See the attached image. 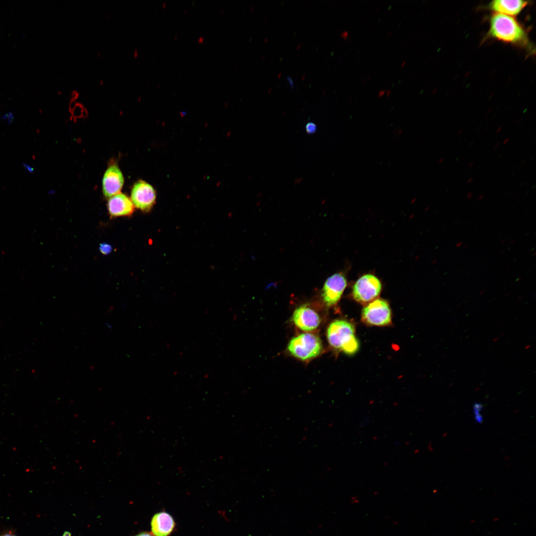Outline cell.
<instances>
[{"mask_svg":"<svg viewBox=\"0 0 536 536\" xmlns=\"http://www.w3.org/2000/svg\"><path fill=\"white\" fill-rule=\"evenodd\" d=\"M472 197V193L471 191L468 192L467 194V198L468 199H470Z\"/></svg>","mask_w":536,"mask_h":536,"instance_id":"484cf974","label":"cell"},{"mask_svg":"<svg viewBox=\"0 0 536 536\" xmlns=\"http://www.w3.org/2000/svg\"><path fill=\"white\" fill-rule=\"evenodd\" d=\"M292 320L299 329L305 332L316 330L321 322L318 313L306 304L295 309L292 315Z\"/></svg>","mask_w":536,"mask_h":536,"instance_id":"9c48e42d","label":"cell"},{"mask_svg":"<svg viewBox=\"0 0 536 536\" xmlns=\"http://www.w3.org/2000/svg\"><path fill=\"white\" fill-rule=\"evenodd\" d=\"M14 119V114L11 111H8L4 113L0 117V120L5 121L7 126L11 125L13 124Z\"/></svg>","mask_w":536,"mask_h":536,"instance_id":"4fadbf2b","label":"cell"},{"mask_svg":"<svg viewBox=\"0 0 536 536\" xmlns=\"http://www.w3.org/2000/svg\"><path fill=\"white\" fill-rule=\"evenodd\" d=\"M136 536H152L151 534L147 533H142Z\"/></svg>","mask_w":536,"mask_h":536,"instance_id":"d4e9b609","label":"cell"},{"mask_svg":"<svg viewBox=\"0 0 536 536\" xmlns=\"http://www.w3.org/2000/svg\"><path fill=\"white\" fill-rule=\"evenodd\" d=\"M131 200L134 207L147 212L151 210L156 202V192L151 185L139 180L132 187Z\"/></svg>","mask_w":536,"mask_h":536,"instance_id":"8992f818","label":"cell"},{"mask_svg":"<svg viewBox=\"0 0 536 536\" xmlns=\"http://www.w3.org/2000/svg\"><path fill=\"white\" fill-rule=\"evenodd\" d=\"M483 197H484V195L483 194H481L478 196V200H481L483 198Z\"/></svg>","mask_w":536,"mask_h":536,"instance_id":"4dcf8cb0","label":"cell"},{"mask_svg":"<svg viewBox=\"0 0 536 536\" xmlns=\"http://www.w3.org/2000/svg\"><path fill=\"white\" fill-rule=\"evenodd\" d=\"M473 180V178H470L469 179H468V180H467V183H471V182H472V181Z\"/></svg>","mask_w":536,"mask_h":536,"instance_id":"1f68e13d","label":"cell"},{"mask_svg":"<svg viewBox=\"0 0 536 536\" xmlns=\"http://www.w3.org/2000/svg\"><path fill=\"white\" fill-rule=\"evenodd\" d=\"M370 418L369 417H367V416L364 417L360 421V425L361 426H365L366 424H367L368 423H369L370 422Z\"/></svg>","mask_w":536,"mask_h":536,"instance_id":"ac0fdd59","label":"cell"},{"mask_svg":"<svg viewBox=\"0 0 536 536\" xmlns=\"http://www.w3.org/2000/svg\"><path fill=\"white\" fill-rule=\"evenodd\" d=\"M346 285V278L342 272L335 273L328 277L323 285L321 294L326 305L328 307L336 305Z\"/></svg>","mask_w":536,"mask_h":536,"instance_id":"52a82bcc","label":"cell"},{"mask_svg":"<svg viewBox=\"0 0 536 536\" xmlns=\"http://www.w3.org/2000/svg\"><path fill=\"white\" fill-rule=\"evenodd\" d=\"M386 89H381L378 93V97L380 98L385 95Z\"/></svg>","mask_w":536,"mask_h":536,"instance_id":"ffe728a7","label":"cell"},{"mask_svg":"<svg viewBox=\"0 0 536 536\" xmlns=\"http://www.w3.org/2000/svg\"><path fill=\"white\" fill-rule=\"evenodd\" d=\"M502 127H499V128H498V129H497V130H496V133H500V132H501V131L502 130Z\"/></svg>","mask_w":536,"mask_h":536,"instance_id":"f546056e","label":"cell"},{"mask_svg":"<svg viewBox=\"0 0 536 536\" xmlns=\"http://www.w3.org/2000/svg\"><path fill=\"white\" fill-rule=\"evenodd\" d=\"M473 164H474L473 162H470L469 165V168L473 166Z\"/></svg>","mask_w":536,"mask_h":536,"instance_id":"f35d334b","label":"cell"},{"mask_svg":"<svg viewBox=\"0 0 536 536\" xmlns=\"http://www.w3.org/2000/svg\"><path fill=\"white\" fill-rule=\"evenodd\" d=\"M528 3L521 0H495L490 3L489 7L495 13L514 16L520 13Z\"/></svg>","mask_w":536,"mask_h":536,"instance_id":"8fae6325","label":"cell"},{"mask_svg":"<svg viewBox=\"0 0 536 536\" xmlns=\"http://www.w3.org/2000/svg\"><path fill=\"white\" fill-rule=\"evenodd\" d=\"M444 159V157H442L441 158H440L439 159V161H438L439 163H442Z\"/></svg>","mask_w":536,"mask_h":536,"instance_id":"e575fe53","label":"cell"},{"mask_svg":"<svg viewBox=\"0 0 536 536\" xmlns=\"http://www.w3.org/2000/svg\"><path fill=\"white\" fill-rule=\"evenodd\" d=\"M482 408V405L478 403H476L473 405L474 413L475 415V418L476 421L478 423H481L482 421V418L480 414V411Z\"/></svg>","mask_w":536,"mask_h":536,"instance_id":"5bb4252c","label":"cell"},{"mask_svg":"<svg viewBox=\"0 0 536 536\" xmlns=\"http://www.w3.org/2000/svg\"><path fill=\"white\" fill-rule=\"evenodd\" d=\"M489 126H487V127L486 128V129H485V131H487V130H488V129H489Z\"/></svg>","mask_w":536,"mask_h":536,"instance_id":"7bdbcfd3","label":"cell"},{"mask_svg":"<svg viewBox=\"0 0 536 536\" xmlns=\"http://www.w3.org/2000/svg\"><path fill=\"white\" fill-rule=\"evenodd\" d=\"M107 208L112 217L127 216L134 212V205L131 199L120 193L109 198Z\"/></svg>","mask_w":536,"mask_h":536,"instance_id":"30bf717a","label":"cell"},{"mask_svg":"<svg viewBox=\"0 0 536 536\" xmlns=\"http://www.w3.org/2000/svg\"><path fill=\"white\" fill-rule=\"evenodd\" d=\"M488 35L505 43L525 46L528 44L527 33L513 16L494 13L490 19Z\"/></svg>","mask_w":536,"mask_h":536,"instance_id":"6da1fadb","label":"cell"},{"mask_svg":"<svg viewBox=\"0 0 536 536\" xmlns=\"http://www.w3.org/2000/svg\"><path fill=\"white\" fill-rule=\"evenodd\" d=\"M71 95H72V98H71V99H73V100H75V99H76V98H77V97L78 96V92H77V91H73L72 92Z\"/></svg>","mask_w":536,"mask_h":536,"instance_id":"7402d4cb","label":"cell"},{"mask_svg":"<svg viewBox=\"0 0 536 536\" xmlns=\"http://www.w3.org/2000/svg\"><path fill=\"white\" fill-rule=\"evenodd\" d=\"M391 92H392V91H391V89H386V93H385V97H386V99H388V98H389V97H390V95L391 94Z\"/></svg>","mask_w":536,"mask_h":536,"instance_id":"603a6c76","label":"cell"},{"mask_svg":"<svg viewBox=\"0 0 536 536\" xmlns=\"http://www.w3.org/2000/svg\"><path fill=\"white\" fill-rule=\"evenodd\" d=\"M504 241H505V240H504V239H503V240H502V241H501V243H503Z\"/></svg>","mask_w":536,"mask_h":536,"instance_id":"7dc6e473","label":"cell"},{"mask_svg":"<svg viewBox=\"0 0 536 536\" xmlns=\"http://www.w3.org/2000/svg\"><path fill=\"white\" fill-rule=\"evenodd\" d=\"M64 536H70V534L68 532H66L65 533Z\"/></svg>","mask_w":536,"mask_h":536,"instance_id":"d590c367","label":"cell"},{"mask_svg":"<svg viewBox=\"0 0 536 536\" xmlns=\"http://www.w3.org/2000/svg\"><path fill=\"white\" fill-rule=\"evenodd\" d=\"M287 80H288V82H289V83L290 84V86L291 88L292 89H293V87H294V83H293L292 79L289 76H287Z\"/></svg>","mask_w":536,"mask_h":536,"instance_id":"44dd1931","label":"cell"},{"mask_svg":"<svg viewBox=\"0 0 536 536\" xmlns=\"http://www.w3.org/2000/svg\"><path fill=\"white\" fill-rule=\"evenodd\" d=\"M287 348L294 357L307 361L318 356L323 349V345L318 335L305 333L291 338Z\"/></svg>","mask_w":536,"mask_h":536,"instance_id":"7a4b0ae2","label":"cell"},{"mask_svg":"<svg viewBox=\"0 0 536 536\" xmlns=\"http://www.w3.org/2000/svg\"><path fill=\"white\" fill-rule=\"evenodd\" d=\"M371 77H372V75H371V74L369 75H368V76H367V77H366V78H365V79H364V80L363 81V82H362V84H363V85H364V84H365V83H366V82H367V81H369V80H370V79H371Z\"/></svg>","mask_w":536,"mask_h":536,"instance_id":"cb8c5ba5","label":"cell"},{"mask_svg":"<svg viewBox=\"0 0 536 536\" xmlns=\"http://www.w3.org/2000/svg\"><path fill=\"white\" fill-rule=\"evenodd\" d=\"M124 183L122 171L115 161H111L106 170L102 179V192L106 198L121 193Z\"/></svg>","mask_w":536,"mask_h":536,"instance_id":"ba28073f","label":"cell"},{"mask_svg":"<svg viewBox=\"0 0 536 536\" xmlns=\"http://www.w3.org/2000/svg\"><path fill=\"white\" fill-rule=\"evenodd\" d=\"M349 32H348V31H347V30H344V31H342V32H341V33H340V36H341V38H342V39H343V40H344V41L346 40H347V39L348 38V37H349Z\"/></svg>","mask_w":536,"mask_h":536,"instance_id":"d6986e66","label":"cell"},{"mask_svg":"<svg viewBox=\"0 0 536 536\" xmlns=\"http://www.w3.org/2000/svg\"><path fill=\"white\" fill-rule=\"evenodd\" d=\"M522 166V165H520V166H519L518 168L519 169V168H521Z\"/></svg>","mask_w":536,"mask_h":536,"instance_id":"bcb514c9","label":"cell"},{"mask_svg":"<svg viewBox=\"0 0 536 536\" xmlns=\"http://www.w3.org/2000/svg\"><path fill=\"white\" fill-rule=\"evenodd\" d=\"M151 525L152 532L155 536H168L173 530L175 523L171 515L162 512L153 516Z\"/></svg>","mask_w":536,"mask_h":536,"instance_id":"7c38bea8","label":"cell"},{"mask_svg":"<svg viewBox=\"0 0 536 536\" xmlns=\"http://www.w3.org/2000/svg\"><path fill=\"white\" fill-rule=\"evenodd\" d=\"M498 146H499V143H497L495 144V145L493 147V148L496 149V148H497L498 147Z\"/></svg>","mask_w":536,"mask_h":536,"instance_id":"8d00e7d4","label":"cell"},{"mask_svg":"<svg viewBox=\"0 0 536 536\" xmlns=\"http://www.w3.org/2000/svg\"><path fill=\"white\" fill-rule=\"evenodd\" d=\"M327 337L331 346L341 350L356 338L353 325L343 320H336L329 325Z\"/></svg>","mask_w":536,"mask_h":536,"instance_id":"5b68a950","label":"cell"},{"mask_svg":"<svg viewBox=\"0 0 536 536\" xmlns=\"http://www.w3.org/2000/svg\"><path fill=\"white\" fill-rule=\"evenodd\" d=\"M99 250L104 255H108L112 251V246L108 243H103L100 245Z\"/></svg>","mask_w":536,"mask_h":536,"instance_id":"9a60e30c","label":"cell"},{"mask_svg":"<svg viewBox=\"0 0 536 536\" xmlns=\"http://www.w3.org/2000/svg\"><path fill=\"white\" fill-rule=\"evenodd\" d=\"M0 536H16L12 534H11V533H6V534H4Z\"/></svg>","mask_w":536,"mask_h":536,"instance_id":"4316f807","label":"cell"},{"mask_svg":"<svg viewBox=\"0 0 536 536\" xmlns=\"http://www.w3.org/2000/svg\"><path fill=\"white\" fill-rule=\"evenodd\" d=\"M382 289L380 280L376 276L366 274L355 282L352 288L354 299L362 304H367L379 295Z\"/></svg>","mask_w":536,"mask_h":536,"instance_id":"277c9868","label":"cell"},{"mask_svg":"<svg viewBox=\"0 0 536 536\" xmlns=\"http://www.w3.org/2000/svg\"><path fill=\"white\" fill-rule=\"evenodd\" d=\"M509 138H506V139H505V140H504V141L503 142V144H506V143H507V142H508V141H509Z\"/></svg>","mask_w":536,"mask_h":536,"instance_id":"d6a6232c","label":"cell"},{"mask_svg":"<svg viewBox=\"0 0 536 536\" xmlns=\"http://www.w3.org/2000/svg\"><path fill=\"white\" fill-rule=\"evenodd\" d=\"M203 41V38L202 37H201L198 40L199 42H201V41Z\"/></svg>","mask_w":536,"mask_h":536,"instance_id":"ab89813d","label":"cell"},{"mask_svg":"<svg viewBox=\"0 0 536 536\" xmlns=\"http://www.w3.org/2000/svg\"><path fill=\"white\" fill-rule=\"evenodd\" d=\"M22 166L23 168L28 173L33 174L35 170H34V167L31 165H30V164H28V163H26V162H23L22 163Z\"/></svg>","mask_w":536,"mask_h":536,"instance_id":"e0dca14e","label":"cell"},{"mask_svg":"<svg viewBox=\"0 0 536 536\" xmlns=\"http://www.w3.org/2000/svg\"><path fill=\"white\" fill-rule=\"evenodd\" d=\"M392 34V32L390 31L387 34V38H390Z\"/></svg>","mask_w":536,"mask_h":536,"instance_id":"836d02e7","label":"cell"},{"mask_svg":"<svg viewBox=\"0 0 536 536\" xmlns=\"http://www.w3.org/2000/svg\"><path fill=\"white\" fill-rule=\"evenodd\" d=\"M462 244H463V243H462V242H458V243H457V244H456V245H455V246H456V247L457 248H459V247H460L461 246H462Z\"/></svg>","mask_w":536,"mask_h":536,"instance_id":"f1b7e54d","label":"cell"},{"mask_svg":"<svg viewBox=\"0 0 536 536\" xmlns=\"http://www.w3.org/2000/svg\"><path fill=\"white\" fill-rule=\"evenodd\" d=\"M468 245V244H466L464 245V247H466Z\"/></svg>","mask_w":536,"mask_h":536,"instance_id":"f6af8a7d","label":"cell"},{"mask_svg":"<svg viewBox=\"0 0 536 536\" xmlns=\"http://www.w3.org/2000/svg\"><path fill=\"white\" fill-rule=\"evenodd\" d=\"M136 53H137V51H136L135 52L134 51V56H135V57L136 56Z\"/></svg>","mask_w":536,"mask_h":536,"instance_id":"ee69618b","label":"cell"},{"mask_svg":"<svg viewBox=\"0 0 536 536\" xmlns=\"http://www.w3.org/2000/svg\"><path fill=\"white\" fill-rule=\"evenodd\" d=\"M306 131L309 134H313L317 130L316 125L313 122H309L306 125Z\"/></svg>","mask_w":536,"mask_h":536,"instance_id":"2e32d148","label":"cell"},{"mask_svg":"<svg viewBox=\"0 0 536 536\" xmlns=\"http://www.w3.org/2000/svg\"><path fill=\"white\" fill-rule=\"evenodd\" d=\"M361 319L370 326L389 325L392 322V312L389 303L382 299L369 302L362 310Z\"/></svg>","mask_w":536,"mask_h":536,"instance_id":"3957f363","label":"cell"},{"mask_svg":"<svg viewBox=\"0 0 536 536\" xmlns=\"http://www.w3.org/2000/svg\"><path fill=\"white\" fill-rule=\"evenodd\" d=\"M514 241H514V240H513L511 241L510 242V244H513V243H514Z\"/></svg>","mask_w":536,"mask_h":536,"instance_id":"60d3db41","label":"cell"},{"mask_svg":"<svg viewBox=\"0 0 536 536\" xmlns=\"http://www.w3.org/2000/svg\"><path fill=\"white\" fill-rule=\"evenodd\" d=\"M406 61L405 60L403 61L402 62L401 64V67H404L405 66V65H406Z\"/></svg>","mask_w":536,"mask_h":536,"instance_id":"83f0119b","label":"cell"},{"mask_svg":"<svg viewBox=\"0 0 536 536\" xmlns=\"http://www.w3.org/2000/svg\"><path fill=\"white\" fill-rule=\"evenodd\" d=\"M521 121V118L519 119V120L518 121H517V123H519Z\"/></svg>","mask_w":536,"mask_h":536,"instance_id":"b9f144b4","label":"cell"},{"mask_svg":"<svg viewBox=\"0 0 536 536\" xmlns=\"http://www.w3.org/2000/svg\"><path fill=\"white\" fill-rule=\"evenodd\" d=\"M462 131H463V130H462V129L458 131V132L457 133V134L460 135L462 133Z\"/></svg>","mask_w":536,"mask_h":536,"instance_id":"74e56055","label":"cell"}]
</instances>
